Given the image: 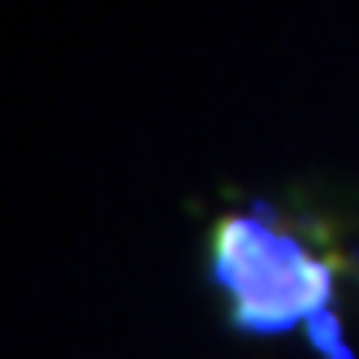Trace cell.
<instances>
[{
  "label": "cell",
  "instance_id": "cell-2",
  "mask_svg": "<svg viewBox=\"0 0 359 359\" xmlns=\"http://www.w3.org/2000/svg\"><path fill=\"white\" fill-rule=\"evenodd\" d=\"M303 329H307V342H312V351L320 359H355L351 346H346V338H342L338 316H333V307H329V312H320V316H312Z\"/></svg>",
  "mask_w": 359,
  "mask_h": 359
},
{
  "label": "cell",
  "instance_id": "cell-1",
  "mask_svg": "<svg viewBox=\"0 0 359 359\" xmlns=\"http://www.w3.org/2000/svg\"><path fill=\"white\" fill-rule=\"evenodd\" d=\"M212 281L229 294V325L255 338L290 333L333 307V264L286 234L269 203L221 217Z\"/></svg>",
  "mask_w": 359,
  "mask_h": 359
}]
</instances>
